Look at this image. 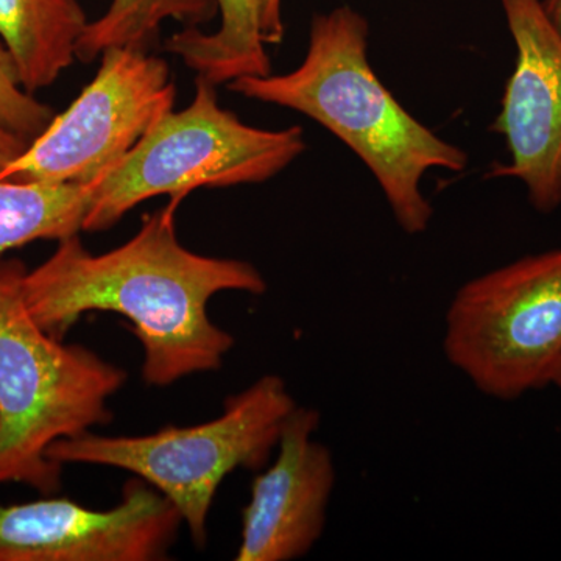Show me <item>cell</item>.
Wrapping results in <instances>:
<instances>
[{
    "mask_svg": "<svg viewBox=\"0 0 561 561\" xmlns=\"http://www.w3.org/2000/svg\"><path fill=\"white\" fill-rule=\"evenodd\" d=\"M179 206L171 201L144 216L138 234L108 253H90L79 236L62 239L35 271L21 268L25 311L57 341L83 313H121L142 345V376L150 386L219 370L234 339L210 321V298L225 290L262 295L267 283L250 262L184 249L175 228Z\"/></svg>",
    "mask_w": 561,
    "mask_h": 561,
    "instance_id": "1",
    "label": "cell"
},
{
    "mask_svg": "<svg viewBox=\"0 0 561 561\" xmlns=\"http://www.w3.org/2000/svg\"><path fill=\"white\" fill-rule=\"evenodd\" d=\"M368 33L367 20L353 7L316 14L297 69L241 77L230 90L323 125L367 165L401 230L421 234L434 216L421 181L435 169L463 172L468 154L421 124L383 87L368 61Z\"/></svg>",
    "mask_w": 561,
    "mask_h": 561,
    "instance_id": "2",
    "label": "cell"
},
{
    "mask_svg": "<svg viewBox=\"0 0 561 561\" xmlns=\"http://www.w3.org/2000/svg\"><path fill=\"white\" fill-rule=\"evenodd\" d=\"M22 264H0V485L60 490L61 465L47 449L108 424V400L127 373L81 345L46 334L18 290Z\"/></svg>",
    "mask_w": 561,
    "mask_h": 561,
    "instance_id": "3",
    "label": "cell"
},
{
    "mask_svg": "<svg viewBox=\"0 0 561 561\" xmlns=\"http://www.w3.org/2000/svg\"><path fill=\"white\" fill-rule=\"evenodd\" d=\"M305 150L301 127H250L221 108L214 84L197 76L191 105L165 114L119 162L92 181L83 231L110 230L128 210L158 195L181 203L198 187L264 183Z\"/></svg>",
    "mask_w": 561,
    "mask_h": 561,
    "instance_id": "4",
    "label": "cell"
},
{
    "mask_svg": "<svg viewBox=\"0 0 561 561\" xmlns=\"http://www.w3.org/2000/svg\"><path fill=\"white\" fill-rule=\"evenodd\" d=\"M297 408L287 383L262 376L232 394L224 413L198 426H169L140 437L84 434L47 449L55 463H88L135 472L179 508L195 545L206 541V522L220 483L238 468L257 470L278 446L280 432Z\"/></svg>",
    "mask_w": 561,
    "mask_h": 561,
    "instance_id": "5",
    "label": "cell"
},
{
    "mask_svg": "<svg viewBox=\"0 0 561 561\" xmlns=\"http://www.w3.org/2000/svg\"><path fill=\"white\" fill-rule=\"evenodd\" d=\"M446 359L486 397L512 401L561 364V249L468 280L445 317Z\"/></svg>",
    "mask_w": 561,
    "mask_h": 561,
    "instance_id": "6",
    "label": "cell"
},
{
    "mask_svg": "<svg viewBox=\"0 0 561 561\" xmlns=\"http://www.w3.org/2000/svg\"><path fill=\"white\" fill-rule=\"evenodd\" d=\"M175 95L162 58L111 47L103 51L94 80L0 179L92 183L173 111Z\"/></svg>",
    "mask_w": 561,
    "mask_h": 561,
    "instance_id": "7",
    "label": "cell"
},
{
    "mask_svg": "<svg viewBox=\"0 0 561 561\" xmlns=\"http://www.w3.org/2000/svg\"><path fill=\"white\" fill-rule=\"evenodd\" d=\"M122 493L106 512L65 497L0 505V561L164 560L183 523L179 508L139 478Z\"/></svg>",
    "mask_w": 561,
    "mask_h": 561,
    "instance_id": "8",
    "label": "cell"
},
{
    "mask_svg": "<svg viewBox=\"0 0 561 561\" xmlns=\"http://www.w3.org/2000/svg\"><path fill=\"white\" fill-rule=\"evenodd\" d=\"M515 44V68L491 130L507 144L508 161L490 176L519 181L542 214L561 206V35L541 0H501Z\"/></svg>",
    "mask_w": 561,
    "mask_h": 561,
    "instance_id": "9",
    "label": "cell"
},
{
    "mask_svg": "<svg viewBox=\"0 0 561 561\" xmlns=\"http://www.w3.org/2000/svg\"><path fill=\"white\" fill-rule=\"evenodd\" d=\"M320 413L297 405L278 442L275 463L251 483L238 561H290L311 552L327 527L335 465L317 440Z\"/></svg>",
    "mask_w": 561,
    "mask_h": 561,
    "instance_id": "10",
    "label": "cell"
},
{
    "mask_svg": "<svg viewBox=\"0 0 561 561\" xmlns=\"http://www.w3.org/2000/svg\"><path fill=\"white\" fill-rule=\"evenodd\" d=\"M88 24L79 0H0V41L25 91L57 81L76 60Z\"/></svg>",
    "mask_w": 561,
    "mask_h": 561,
    "instance_id": "11",
    "label": "cell"
},
{
    "mask_svg": "<svg viewBox=\"0 0 561 561\" xmlns=\"http://www.w3.org/2000/svg\"><path fill=\"white\" fill-rule=\"evenodd\" d=\"M220 27L206 33L186 27L165 41L187 68L216 87L241 77L271 73V58L262 38L257 0H216Z\"/></svg>",
    "mask_w": 561,
    "mask_h": 561,
    "instance_id": "12",
    "label": "cell"
},
{
    "mask_svg": "<svg viewBox=\"0 0 561 561\" xmlns=\"http://www.w3.org/2000/svg\"><path fill=\"white\" fill-rule=\"evenodd\" d=\"M91 201V183L0 179V257L41 239L79 236Z\"/></svg>",
    "mask_w": 561,
    "mask_h": 561,
    "instance_id": "13",
    "label": "cell"
},
{
    "mask_svg": "<svg viewBox=\"0 0 561 561\" xmlns=\"http://www.w3.org/2000/svg\"><path fill=\"white\" fill-rule=\"evenodd\" d=\"M217 13L216 0H113L101 20L84 28L77 58L90 62L111 47L147 50L158 39L162 22L197 27Z\"/></svg>",
    "mask_w": 561,
    "mask_h": 561,
    "instance_id": "14",
    "label": "cell"
},
{
    "mask_svg": "<svg viewBox=\"0 0 561 561\" xmlns=\"http://www.w3.org/2000/svg\"><path fill=\"white\" fill-rule=\"evenodd\" d=\"M54 117L50 106L22 88L9 51L0 41V125L31 144Z\"/></svg>",
    "mask_w": 561,
    "mask_h": 561,
    "instance_id": "15",
    "label": "cell"
},
{
    "mask_svg": "<svg viewBox=\"0 0 561 561\" xmlns=\"http://www.w3.org/2000/svg\"><path fill=\"white\" fill-rule=\"evenodd\" d=\"M261 33L265 44H279L284 38L283 0H257Z\"/></svg>",
    "mask_w": 561,
    "mask_h": 561,
    "instance_id": "16",
    "label": "cell"
},
{
    "mask_svg": "<svg viewBox=\"0 0 561 561\" xmlns=\"http://www.w3.org/2000/svg\"><path fill=\"white\" fill-rule=\"evenodd\" d=\"M28 142L0 125V176L27 149Z\"/></svg>",
    "mask_w": 561,
    "mask_h": 561,
    "instance_id": "17",
    "label": "cell"
},
{
    "mask_svg": "<svg viewBox=\"0 0 561 561\" xmlns=\"http://www.w3.org/2000/svg\"><path fill=\"white\" fill-rule=\"evenodd\" d=\"M542 9L548 14L549 21L561 35V0H541Z\"/></svg>",
    "mask_w": 561,
    "mask_h": 561,
    "instance_id": "18",
    "label": "cell"
},
{
    "mask_svg": "<svg viewBox=\"0 0 561 561\" xmlns=\"http://www.w3.org/2000/svg\"><path fill=\"white\" fill-rule=\"evenodd\" d=\"M551 383H552V386H556L557 389H559L561 391V364H560V367L557 368L556 375H553Z\"/></svg>",
    "mask_w": 561,
    "mask_h": 561,
    "instance_id": "19",
    "label": "cell"
}]
</instances>
